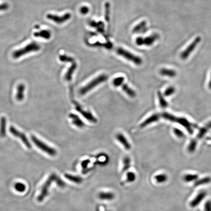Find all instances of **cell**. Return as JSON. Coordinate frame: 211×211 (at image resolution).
<instances>
[{
  "mask_svg": "<svg viewBox=\"0 0 211 211\" xmlns=\"http://www.w3.org/2000/svg\"><path fill=\"white\" fill-rule=\"evenodd\" d=\"M99 198L106 200H113L115 196L113 193L110 192H102L99 194Z\"/></svg>",
  "mask_w": 211,
  "mask_h": 211,
  "instance_id": "obj_25",
  "label": "cell"
},
{
  "mask_svg": "<svg viewBox=\"0 0 211 211\" xmlns=\"http://www.w3.org/2000/svg\"><path fill=\"white\" fill-rule=\"evenodd\" d=\"M160 73L163 76L169 77H174L177 75L176 71L171 69H162L160 70Z\"/></svg>",
  "mask_w": 211,
  "mask_h": 211,
  "instance_id": "obj_22",
  "label": "cell"
},
{
  "mask_svg": "<svg viewBox=\"0 0 211 211\" xmlns=\"http://www.w3.org/2000/svg\"><path fill=\"white\" fill-rule=\"evenodd\" d=\"M120 86H122V89L124 92L126 93V94L128 96L131 97H134L136 96V93L131 88H130L126 84H123V83L121 84Z\"/></svg>",
  "mask_w": 211,
  "mask_h": 211,
  "instance_id": "obj_23",
  "label": "cell"
},
{
  "mask_svg": "<svg viewBox=\"0 0 211 211\" xmlns=\"http://www.w3.org/2000/svg\"><path fill=\"white\" fill-rule=\"evenodd\" d=\"M9 131L14 136L20 139L21 141L23 142V143L25 145V146L27 148L30 149L31 147V143L29 142L28 138H27V136H26L25 134L19 131L18 130H17L15 128H14L13 126H10V127H9Z\"/></svg>",
  "mask_w": 211,
  "mask_h": 211,
  "instance_id": "obj_7",
  "label": "cell"
},
{
  "mask_svg": "<svg viewBox=\"0 0 211 211\" xmlns=\"http://www.w3.org/2000/svg\"><path fill=\"white\" fill-rule=\"evenodd\" d=\"M175 91H176V89L174 87H173V86L169 87L166 89L165 91L164 92V96H172L174 93Z\"/></svg>",
  "mask_w": 211,
  "mask_h": 211,
  "instance_id": "obj_37",
  "label": "cell"
},
{
  "mask_svg": "<svg viewBox=\"0 0 211 211\" xmlns=\"http://www.w3.org/2000/svg\"><path fill=\"white\" fill-rule=\"evenodd\" d=\"M211 182V177H205L203 178L195 181V182L194 183V186H195V187H197V186H199L208 184L210 183Z\"/></svg>",
  "mask_w": 211,
  "mask_h": 211,
  "instance_id": "obj_24",
  "label": "cell"
},
{
  "mask_svg": "<svg viewBox=\"0 0 211 211\" xmlns=\"http://www.w3.org/2000/svg\"><path fill=\"white\" fill-rule=\"evenodd\" d=\"M206 195H207V193L205 191H202V192H200L197 194V196L193 198V200L190 202V205L191 207H196L203 201V200L204 199L205 197H206Z\"/></svg>",
  "mask_w": 211,
  "mask_h": 211,
  "instance_id": "obj_11",
  "label": "cell"
},
{
  "mask_svg": "<svg viewBox=\"0 0 211 211\" xmlns=\"http://www.w3.org/2000/svg\"><path fill=\"white\" fill-rule=\"evenodd\" d=\"M147 23L145 21H143L139 24L135 26L134 29H132V32L134 33H140V32H146Z\"/></svg>",
  "mask_w": 211,
  "mask_h": 211,
  "instance_id": "obj_20",
  "label": "cell"
},
{
  "mask_svg": "<svg viewBox=\"0 0 211 211\" xmlns=\"http://www.w3.org/2000/svg\"><path fill=\"white\" fill-rule=\"evenodd\" d=\"M71 17V14L70 13H66L61 16L52 14H48L47 15V18L48 20L52 21L57 24H62L63 23L67 22L70 20Z\"/></svg>",
  "mask_w": 211,
  "mask_h": 211,
  "instance_id": "obj_8",
  "label": "cell"
},
{
  "mask_svg": "<svg viewBox=\"0 0 211 211\" xmlns=\"http://www.w3.org/2000/svg\"><path fill=\"white\" fill-rule=\"evenodd\" d=\"M9 5L8 3H3L0 4V11L7 10L9 8Z\"/></svg>",
  "mask_w": 211,
  "mask_h": 211,
  "instance_id": "obj_43",
  "label": "cell"
},
{
  "mask_svg": "<svg viewBox=\"0 0 211 211\" xmlns=\"http://www.w3.org/2000/svg\"><path fill=\"white\" fill-rule=\"evenodd\" d=\"M116 52L119 55L123 57L128 61H131L135 65H140L142 63V59L140 57L135 55L123 48L119 47L116 50Z\"/></svg>",
  "mask_w": 211,
  "mask_h": 211,
  "instance_id": "obj_5",
  "label": "cell"
},
{
  "mask_svg": "<svg viewBox=\"0 0 211 211\" xmlns=\"http://www.w3.org/2000/svg\"><path fill=\"white\" fill-rule=\"evenodd\" d=\"M155 180L157 183H164L167 181L168 179V177L165 174H159L154 177Z\"/></svg>",
  "mask_w": 211,
  "mask_h": 211,
  "instance_id": "obj_30",
  "label": "cell"
},
{
  "mask_svg": "<svg viewBox=\"0 0 211 211\" xmlns=\"http://www.w3.org/2000/svg\"><path fill=\"white\" fill-rule=\"evenodd\" d=\"M208 130V128L206 127L200 128L199 131H198V134L197 135V138L201 139L202 138H203L204 136L206 135Z\"/></svg>",
  "mask_w": 211,
  "mask_h": 211,
  "instance_id": "obj_36",
  "label": "cell"
},
{
  "mask_svg": "<svg viewBox=\"0 0 211 211\" xmlns=\"http://www.w3.org/2000/svg\"><path fill=\"white\" fill-rule=\"evenodd\" d=\"M75 105H76V110L77 112H80L82 115L85 117L86 119L89 120V122H93V123H96L97 122V119L95 118L94 116H93L92 113L89 112L84 111L83 109H82L81 107H80V105L77 104V103H75Z\"/></svg>",
  "mask_w": 211,
  "mask_h": 211,
  "instance_id": "obj_10",
  "label": "cell"
},
{
  "mask_svg": "<svg viewBox=\"0 0 211 211\" xmlns=\"http://www.w3.org/2000/svg\"><path fill=\"white\" fill-rule=\"evenodd\" d=\"M89 162V160H86L82 163V166H83V168H86L88 166V164Z\"/></svg>",
  "mask_w": 211,
  "mask_h": 211,
  "instance_id": "obj_45",
  "label": "cell"
},
{
  "mask_svg": "<svg viewBox=\"0 0 211 211\" xmlns=\"http://www.w3.org/2000/svg\"><path fill=\"white\" fill-rule=\"evenodd\" d=\"M205 211H211V201L208 200L206 201L204 205Z\"/></svg>",
  "mask_w": 211,
  "mask_h": 211,
  "instance_id": "obj_42",
  "label": "cell"
},
{
  "mask_svg": "<svg viewBox=\"0 0 211 211\" xmlns=\"http://www.w3.org/2000/svg\"><path fill=\"white\" fill-rule=\"evenodd\" d=\"M69 117L73 119V123L77 127H83L85 126L84 122L82 121L81 119L76 115L73 113H70L69 115Z\"/></svg>",
  "mask_w": 211,
  "mask_h": 211,
  "instance_id": "obj_17",
  "label": "cell"
},
{
  "mask_svg": "<svg viewBox=\"0 0 211 211\" xmlns=\"http://www.w3.org/2000/svg\"><path fill=\"white\" fill-rule=\"evenodd\" d=\"M40 46L37 43L32 42L25 46L24 47L14 51L12 54V56L14 58H19L24 55L29 54L30 52L38 51L40 50Z\"/></svg>",
  "mask_w": 211,
  "mask_h": 211,
  "instance_id": "obj_2",
  "label": "cell"
},
{
  "mask_svg": "<svg viewBox=\"0 0 211 211\" xmlns=\"http://www.w3.org/2000/svg\"><path fill=\"white\" fill-rule=\"evenodd\" d=\"M14 188L17 192L23 193L26 190V187L24 184L20 182L16 183L14 185Z\"/></svg>",
  "mask_w": 211,
  "mask_h": 211,
  "instance_id": "obj_32",
  "label": "cell"
},
{
  "mask_svg": "<svg viewBox=\"0 0 211 211\" xmlns=\"http://www.w3.org/2000/svg\"><path fill=\"white\" fill-rule=\"evenodd\" d=\"M124 81V78L123 77H118L116 78L112 82V84L115 86H120L121 84Z\"/></svg>",
  "mask_w": 211,
  "mask_h": 211,
  "instance_id": "obj_35",
  "label": "cell"
},
{
  "mask_svg": "<svg viewBox=\"0 0 211 211\" xmlns=\"http://www.w3.org/2000/svg\"><path fill=\"white\" fill-rule=\"evenodd\" d=\"M59 59L61 62H74V60L73 58L67 56L66 55H61L59 56Z\"/></svg>",
  "mask_w": 211,
  "mask_h": 211,
  "instance_id": "obj_33",
  "label": "cell"
},
{
  "mask_svg": "<svg viewBox=\"0 0 211 211\" xmlns=\"http://www.w3.org/2000/svg\"><path fill=\"white\" fill-rule=\"evenodd\" d=\"M6 127L7 119L5 116H2L0 119V137L5 138L6 136Z\"/></svg>",
  "mask_w": 211,
  "mask_h": 211,
  "instance_id": "obj_16",
  "label": "cell"
},
{
  "mask_svg": "<svg viewBox=\"0 0 211 211\" xmlns=\"http://www.w3.org/2000/svg\"><path fill=\"white\" fill-rule=\"evenodd\" d=\"M201 37L200 36L196 37L195 40L188 46V47L181 54V58L182 60H186L187 58H188L190 54L196 49L197 45L201 42Z\"/></svg>",
  "mask_w": 211,
  "mask_h": 211,
  "instance_id": "obj_6",
  "label": "cell"
},
{
  "mask_svg": "<svg viewBox=\"0 0 211 211\" xmlns=\"http://www.w3.org/2000/svg\"><path fill=\"white\" fill-rule=\"evenodd\" d=\"M174 132L177 137L178 138H183L184 136V134L182 131L179 130L177 128H174Z\"/></svg>",
  "mask_w": 211,
  "mask_h": 211,
  "instance_id": "obj_40",
  "label": "cell"
},
{
  "mask_svg": "<svg viewBox=\"0 0 211 211\" xmlns=\"http://www.w3.org/2000/svg\"><path fill=\"white\" fill-rule=\"evenodd\" d=\"M110 9L111 4L108 2L105 4V19L107 22H109L110 20Z\"/></svg>",
  "mask_w": 211,
  "mask_h": 211,
  "instance_id": "obj_26",
  "label": "cell"
},
{
  "mask_svg": "<svg viewBox=\"0 0 211 211\" xmlns=\"http://www.w3.org/2000/svg\"><path fill=\"white\" fill-rule=\"evenodd\" d=\"M160 118V115L158 114H154L151 115V116L145 120L144 122H142L140 124V127L141 128L145 127L146 126L150 125L151 124L153 123L154 122H157Z\"/></svg>",
  "mask_w": 211,
  "mask_h": 211,
  "instance_id": "obj_13",
  "label": "cell"
},
{
  "mask_svg": "<svg viewBox=\"0 0 211 211\" xmlns=\"http://www.w3.org/2000/svg\"><path fill=\"white\" fill-rule=\"evenodd\" d=\"M135 175L132 172H129L127 174V180L128 182H131L135 181Z\"/></svg>",
  "mask_w": 211,
  "mask_h": 211,
  "instance_id": "obj_39",
  "label": "cell"
},
{
  "mask_svg": "<svg viewBox=\"0 0 211 211\" xmlns=\"http://www.w3.org/2000/svg\"><path fill=\"white\" fill-rule=\"evenodd\" d=\"M198 176L196 174H186L184 177V180L186 182H190L194 181L197 180Z\"/></svg>",
  "mask_w": 211,
  "mask_h": 211,
  "instance_id": "obj_28",
  "label": "cell"
},
{
  "mask_svg": "<svg viewBox=\"0 0 211 211\" xmlns=\"http://www.w3.org/2000/svg\"><path fill=\"white\" fill-rule=\"evenodd\" d=\"M31 139L33 143L39 149H40L42 151H44L46 154H48V155L54 156L57 154V151L55 149L49 146L47 144L37 138L34 135H31Z\"/></svg>",
  "mask_w": 211,
  "mask_h": 211,
  "instance_id": "obj_4",
  "label": "cell"
},
{
  "mask_svg": "<svg viewBox=\"0 0 211 211\" xmlns=\"http://www.w3.org/2000/svg\"><path fill=\"white\" fill-rule=\"evenodd\" d=\"M25 86L24 84H20L17 86L16 98L18 101H22L24 97V91H25Z\"/></svg>",
  "mask_w": 211,
  "mask_h": 211,
  "instance_id": "obj_14",
  "label": "cell"
},
{
  "mask_svg": "<svg viewBox=\"0 0 211 211\" xmlns=\"http://www.w3.org/2000/svg\"><path fill=\"white\" fill-rule=\"evenodd\" d=\"M107 79H108V76L107 75L102 74V75H99L95 79L92 80V81H90L89 83H88L85 86L81 89L79 92L80 94L82 96L85 95L97 86L103 83Z\"/></svg>",
  "mask_w": 211,
  "mask_h": 211,
  "instance_id": "obj_3",
  "label": "cell"
},
{
  "mask_svg": "<svg viewBox=\"0 0 211 211\" xmlns=\"http://www.w3.org/2000/svg\"><path fill=\"white\" fill-rule=\"evenodd\" d=\"M56 181V183L60 187H64L65 185V183L63 181L61 180L60 178L57 177L56 174H52V175L49 177L47 180L46 181L45 184L44 185L41 190V193L38 197V200L39 201H42L47 196L48 194V191L49 187L51 185V183L54 181Z\"/></svg>",
  "mask_w": 211,
  "mask_h": 211,
  "instance_id": "obj_1",
  "label": "cell"
},
{
  "mask_svg": "<svg viewBox=\"0 0 211 211\" xmlns=\"http://www.w3.org/2000/svg\"><path fill=\"white\" fill-rule=\"evenodd\" d=\"M123 164V170H128L130 168V164H131V160L130 158L126 157L124 159Z\"/></svg>",
  "mask_w": 211,
  "mask_h": 211,
  "instance_id": "obj_38",
  "label": "cell"
},
{
  "mask_svg": "<svg viewBox=\"0 0 211 211\" xmlns=\"http://www.w3.org/2000/svg\"><path fill=\"white\" fill-rule=\"evenodd\" d=\"M197 146V141L195 139L191 140L188 147V151L190 153H193L195 151Z\"/></svg>",
  "mask_w": 211,
  "mask_h": 211,
  "instance_id": "obj_31",
  "label": "cell"
},
{
  "mask_svg": "<svg viewBox=\"0 0 211 211\" xmlns=\"http://www.w3.org/2000/svg\"><path fill=\"white\" fill-rule=\"evenodd\" d=\"M65 177L67 178V179H69V180L75 182V183H80L82 181V179L80 177L72 176L70 174H65Z\"/></svg>",
  "mask_w": 211,
  "mask_h": 211,
  "instance_id": "obj_29",
  "label": "cell"
},
{
  "mask_svg": "<svg viewBox=\"0 0 211 211\" xmlns=\"http://www.w3.org/2000/svg\"><path fill=\"white\" fill-rule=\"evenodd\" d=\"M77 64L75 62L73 63V64L71 65V66L70 67L67 72L66 73L65 76V78L67 81H70L71 80L72 76H73V73L75 71V70L76 69Z\"/></svg>",
  "mask_w": 211,
  "mask_h": 211,
  "instance_id": "obj_21",
  "label": "cell"
},
{
  "mask_svg": "<svg viewBox=\"0 0 211 211\" xmlns=\"http://www.w3.org/2000/svg\"><path fill=\"white\" fill-rule=\"evenodd\" d=\"M89 25L94 28H96L97 31L100 33H103L104 32V24L102 21L96 22L94 21H91L89 22Z\"/></svg>",
  "mask_w": 211,
  "mask_h": 211,
  "instance_id": "obj_18",
  "label": "cell"
},
{
  "mask_svg": "<svg viewBox=\"0 0 211 211\" xmlns=\"http://www.w3.org/2000/svg\"><path fill=\"white\" fill-rule=\"evenodd\" d=\"M159 38V35L157 33H154L148 37L142 38V45L146 46H151Z\"/></svg>",
  "mask_w": 211,
  "mask_h": 211,
  "instance_id": "obj_12",
  "label": "cell"
},
{
  "mask_svg": "<svg viewBox=\"0 0 211 211\" xmlns=\"http://www.w3.org/2000/svg\"><path fill=\"white\" fill-rule=\"evenodd\" d=\"M113 47V44L111 42H109L105 43V48L108 49H111Z\"/></svg>",
  "mask_w": 211,
  "mask_h": 211,
  "instance_id": "obj_44",
  "label": "cell"
},
{
  "mask_svg": "<svg viewBox=\"0 0 211 211\" xmlns=\"http://www.w3.org/2000/svg\"><path fill=\"white\" fill-rule=\"evenodd\" d=\"M157 96L158 100H159V104L161 107L163 108H166L168 107V102H167V101L166 100V99L164 98L161 93L160 92H158Z\"/></svg>",
  "mask_w": 211,
  "mask_h": 211,
  "instance_id": "obj_27",
  "label": "cell"
},
{
  "mask_svg": "<svg viewBox=\"0 0 211 211\" xmlns=\"http://www.w3.org/2000/svg\"><path fill=\"white\" fill-rule=\"evenodd\" d=\"M34 36L36 37H40L46 40H49L51 38V33L48 30H42L39 32H35Z\"/></svg>",
  "mask_w": 211,
  "mask_h": 211,
  "instance_id": "obj_19",
  "label": "cell"
},
{
  "mask_svg": "<svg viewBox=\"0 0 211 211\" xmlns=\"http://www.w3.org/2000/svg\"><path fill=\"white\" fill-rule=\"evenodd\" d=\"M80 13H81L83 15H86V14H88L89 12V8L88 7H86V6H83V7H81L80 9Z\"/></svg>",
  "mask_w": 211,
  "mask_h": 211,
  "instance_id": "obj_41",
  "label": "cell"
},
{
  "mask_svg": "<svg viewBox=\"0 0 211 211\" xmlns=\"http://www.w3.org/2000/svg\"><path fill=\"white\" fill-rule=\"evenodd\" d=\"M206 127L208 129L211 128V122H209L206 125Z\"/></svg>",
  "mask_w": 211,
  "mask_h": 211,
  "instance_id": "obj_46",
  "label": "cell"
},
{
  "mask_svg": "<svg viewBox=\"0 0 211 211\" xmlns=\"http://www.w3.org/2000/svg\"><path fill=\"white\" fill-rule=\"evenodd\" d=\"M162 117H163V118L169 120V121H171V122H174L175 119H176V117L174 116L173 115H170L169 113L168 112H164L162 114Z\"/></svg>",
  "mask_w": 211,
  "mask_h": 211,
  "instance_id": "obj_34",
  "label": "cell"
},
{
  "mask_svg": "<svg viewBox=\"0 0 211 211\" xmlns=\"http://www.w3.org/2000/svg\"><path fill=\"white\" fill-rule=\"evenodd\" d=\"M174 122H177V123L182 125L186 129L187 131H188L190 134L192 135L193 134V125L187 119L183 117H176Z\"/></svg>",
  "mask_w": 211,
  "mask_h": 211,
  "instance_id": "obj_9",
  "label": "cell"
},
{
  "mask_svg": "<svg viewBox=\"0 0 211 211\" xmlns=\"http://www.w3.org/2000/svg\"><path fill=\"white\" fill-rule=\"evenodd\" d=\"M208 86L209 88V89H211V79H210V81H209V83Z\"/></svg>",
  "mask_w": 211,
  "mask_h": 211,
  "instance_id": "obj_47",
  "label": "cell"
},
{
  "mask_svg": "<svg viewBox=\"0 0 211 211\" xmlns=\"http://www.w3.org/2000/svg\"><path fill=\"white\" fill-rule=\"evenodd\" d=\"M116 138L118 141L122 144V145L127 150H130L131 148V146L123 135H122V134H117Z\"/></svg>",
  "mask_w": 211,
  "mask_h": 211,
  "instance_id": "obj_15",
  "label": "cell"
}]
</instances>
